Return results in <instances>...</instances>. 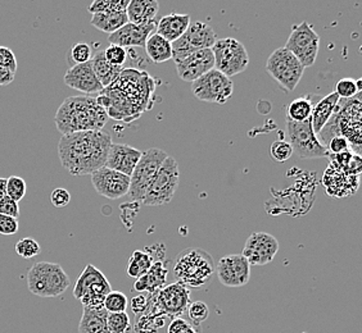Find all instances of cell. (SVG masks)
Instances as JSON below:
<instances>
[{"label":"cell","mask_w":362,"mask_h":333,"mask_svg":"<svg viewBox=\"0 0 362 333\" xmlns=\"http://www.w3.org/2000/svg\"><path fill=\"white\" fill-rule=\"evenodd\" d=\"M176 64V72L182 81L194 83L199 77L215 68V58L211 49L195 52Z\"/></svg>","instance_id":"obj_19"},{"label":"cell","mask_w":362,"mask_h":333,"mask_svg":"<svg viewBox=\"0 0 362 333\" xmlns=\"http://www.w3.org/2000/svg\"><path fill=\"white\" fill-rule=\"evenodd\" d=\"M189 25H190L189 14H168L162 17L158 23H156V31H157L156 34L173 44L185 34Z\"/></svg>","instance_id":"obj_25"},{"label":"cell","mask_w":362,"mask_h":333,"mask_svg":"<svg viewBox=\"0 0 362 333\" xmlns=\"http://www.w3.org/2000/svg\"><path fill=\"white\" fill-rule=\"evenodd\" d=\"M71 56H72V61L76 64H84V63L90 62L93 58V50L89 44L78 42L71 49Z\"/></svg>","instance_id":"obj_43"},{"label":"cell","mask_w":362,"mask_h":333,"mask_svg":"<svg viewBox=\"0 0 362 333\" xmlns=\"http://www.w3.org/2000/svg\"><path fill=\"white\" fill-rule=\"evenodd\" d=\"M108 312L100 309H83V315L78 323V333H111L107 325Z\"/></svg>","instance_id":"obj_29"},{"label":"cell","mask_w":362,"mask_h":333,"mask_svg":"<svg viewBox=\"0 0 362 333\" xmlns=\"http://www.w3.org/2000/svg\"><path fill=\"white\" fill-rule=\"evenodd\" d=\"M361 80H354V78H341L335 86V94L339 99H351L355 97L358 92H361Z\"/></svg>","instance_id":"obj_37"},{"label":"cell","mask_w":362,"mask_h":333,"mask_svg":"<svg viewBox=\"0 0 362 333\" xmlns=\"http://www.w3.org/2000/svg\"><path fill=\"white\" fill-rule=\"evenodd\" d=\"M361 92L351 99H339L332 119L321 130V144L327 146L329 140L334 136H343L357 155L361 153L362 123Z\"/></svg>","instance_id":"obj_4"},{"label":"cell","mask_w":362,"mask_h":333,"mask_svg":"<svg viewBox=\"0 0 362 333\" xmlns=\"http://www.w3.org/2000/svg\"><path fill=\"white\" fill-rule=\"evenodd\" d=\"M28 191L26 181L18 176H11L7 178V196L16 202H21Z\"/></svg>","instance_id":"obj_40"},{"label":"cell","mask_w":362,"mask_h":333,"mask_svg":"<svg viewBox=\"0 0 362 333\" xmlns=\"http://www.w3.org/2000/svg\"><path fill=\"white\" fill-rule=\"evenodd\" d=\"M20 229L18 221L9 215L0 214V235L13 236Z\"/></svg>","instance_id":"obj_46"},{"label":"cell","mask_w":362,"mask_h":333,"mask_svg":"<svg viewBox=\"0 0 362 333\" xmlns=\"http://www.w3.org/2000/svg\"><path fill=\"white\" fill-rule=\"evenodd\" d=\"M180 172L179 164L174 157L168 155L156 174L153 182L146 190L143 204L146 207H160L173 200L176 190L179 188Z\"/></svg>","instance_id":"obj_9"},{"label":"cell","mask_w":362,"mask_h":333,"mask_svg":"<svg viewBox=\"0 0 362 333\" xmlns=\"http://www.w3.org/2000/svg\"><path fill=\"white\" fill-rule=\"evenodd\" d=\"M129 305V300L125 293L112 290L105 298L103 308L108 313H125Z\"/></svg>","instance_id":"obj_38"},{"label":"cell","mask_w":362,"mask_h":333,"mask_svg":"<svg viewBox=\"0 0 362 333\" xmlns=\"http://www.w3.org/2000/svg\"><path fill=\"white\" fill-rule=\"evenodd\" d=\"M91 25L94 28L107 32L113 34L119 31V28H124L129 22L126 12H113V13H98L93 14L91 17Z\"/></svg>","instance_id":"obj_31"},{"label":"cell","mask_w":362,"mask_h":333,"mask_svg":"<svg viewBox=\"0 0 362 333\" xmlns=\"http://www.w3.org/2000/svg\"><path fill=\"white\" fill-rule=\"evenodd\" d=\"M168 268L163 265L162 262H154L152 268L146 272L143 277L138 278L134 284V290L139 292H154L160 291L166 286V277H168Z\"/></svg>","instance_id":"obj_27"},{"label":"cell","mask_w":362,"mask_h":333,"mask_svg":"<svg viewBox=\"0 0 362 333\" xmlns=\"http://www.w3.org/2000/svg\"><path fill=\"white\" fill-rule=\"evenodd\" d=\"M107 121V111L98 104L95 97L88 95L64 99L54 117L57 130L62 136L75 132L100 131Z\"/></svg>","instance_id":"obj_3"},{"label":"cell","mask_w":362,"mask_h":333,"mask_svg":"<svg viewBox=\"0 0 362 333\" xmlns=\"http://www.w3.org/2000/svg\"><path fill=\"white\" fill-rule=\"evenodd\" d=\"M190 301V293L180 284L175 282L171 285L165 286L157 292V306L160 310L170 317L179 318L188 309Z\"/></svg>","instance_id":"obj_20"},{"label":"cell","mask_w":362,"mask_h":333,"mask_svg":"<svg viewBox=\"0 0 362 333\" xmlns=\"http://www.w3.org/2000/svg\"><path fill=\"white\" fill-rule=\"evenodd\" d=\"M64 83L74 90L84 92L88 97L94 94H100L103 90L102 83H99L90 62L84 64H75L64 75Z\"/></svg>","instance_id":"obj_21"},{"label":"cell","mask_w":362,"mask_h":333,"mask_svg":"<svg viewBox=\"0 0 362 333\" xmlns=\"http://www.w3.org/2000/svg\"><path fill=\"white\" fill-rule=\"evenodd\" d=\"M192 91L202 102L225 104L233 97L234 83L231 78L214 68L192 83Z\"/></svg>","instance_id":"obj_15"},{"label":"cell","mask_w":362,"mask_h":333,"mask_svg":"<svg viewBox=\"0 0 362 333\" xmlns=\"http://www.w3.org/2000/svg\"><path fill=\"white\" fill-rule=\"evenodd\" d=\"M111 291V284L102 271L93 264H88L77 278L74 296L81 301L84 308L100 309L103 308L105 296Z\"/></svg>","instance_id":"obj_7"},{"label":"cell","mask_w":362,"mask_h":333,"mask_svg":"<svg viewBox=\"0 0 362 333\" xmlns=\"http://www.w3.org/2000/svg\"><path fill=\"white\" fill-rule=\"evenodd\" d=\"M16 253L22 259H31V258L37 257L42 253V248H40V243L34 238L25 237L16 243Z\"/></svg>","instance_id":"obj_39"},{"label":"cell","mask_w":362,"mask_h":333,"mask_svg":"<svg viewBox=\"0 0 362 333\" xmlns=\"http://www.w3.org/2000/svg\"><path fill=\"white\" fill-rule=\"evenodd\" d=\"M14 76H16V73H13L12 71L0 67V86L11 85L14 81Z\"/></svg>","instance_id":"obj_52"},{"label":"cell","mask_w":362,"mask_h":333,"mask_svg":"<svg viewBox=\"0 0 362 333\" xmlns=\"http://www.w3.org/2000/svg\"><path fill=\"white\" fill-rule=\"evenodd\" d=\"M112 144L111 135L103 130L63 135L58 143V157L72 176H86L105 166Z\"/></svg>","instance_id":"obj_2"},{"label":"cell","mask_w":362,"mask_h":333,"mask_svg":"<svg viewBox=\"0 0 362 333\" xmlns=\"http://www.w3.org/2000/svg\"><path fill=\"white\" fill-rule=\"evenodd\" d=\"M146 54L153 63L168 62L173 59V45L157 34L149 36L146 42Z\"/></svg>","instance_id":"obj_32"},{"label":"cell","mask_w":362,"mask_h":333,"mask_svg":"<svg viewBox=\"0 0 362 333\" xmlns=\"http://www.w3.org/2000/svg\"><path fill=\"white\" fill-rule=\"evenodd\" d=\"M130 0H97L91 3L89 12L91 14L126 12Z\"/></svg>","instance_id":"obj_35"},{"label":"cell","mask_w":362,"mask_h":333,"mask_svg":"<svg viewBox=\"0 0 362 333\" xmlns=\"http://www.w3.org/2000/svg\"><path fill=\"white\" fill-rule=\"evenodd\" d=\"M216 42V32L209 23L202 21L193 22L189 25L185 34L171 44L173 59L175 63L180 62L195 52L212 48Z\"/></svg>","instance_id":"obj_13"},{"label":"cell","mask_w":362,"mask_h":333,"mask_svg":"<svg viewBox=\"0 0 362 333\" xmlns=\"http://www.w3.org/2000/svg\"><path fill=\"white\" fill-rule=\"evenodd\" d=\"M0 67L12 71L13 73L17 72L18 63H17V58L14 56L12 49L7 48V47H0Z\"/></svg>","instance_id":"obj_47"},{"label":"cell","mask_w":362,"mask_h":333,"mask_svg":"<svg viewBox=\"0 0 362 333\" xmlns=\"http://www.w3.org/2000/svg\"><path fill=\"white\" fill-rule=\"evenodd\" d=\"M91 64H93L94 73L99 80V83H102L103 89L115 83L124 70L122 67H117V66H113L111 63L107 62L103 50H99L93 56Z\"/></svg>","instance_id":"obj_30"},{"label":"cell","mask_w":362,"mask_h":333,"mask_svg":"<svg viewBox=\"0 0 362 333\" xmlns=\"http://www.w3.org/2000/svg\"><path fill=\"white\" fill-rule=\"evenodd\" d=\"M215 58V70L231 78L248 68L250 56L242 42L234 37L217 39L211 48Z\"/></svg>","instance_id":"obj_10"},{"label":"cell","mask_w":362,"mask_h":333,"mask_svg":"<svg viewBox=\"0 0 362 333\" xmlns=\"http://www.w3.org/2000/svg\"><path fill=\"white\" fill-rule=\"evenodd\" d=\"M156 80L144 71L122 70L119 78L98 94V104L108 119L133 122L153 105Z\"/></svg>","instance_id":"obj_1"},{"label":"cell","mask_w":362,"mask_h":333,"mask_svg":"<svg viewBox=\"0 0 362 333\" xmlns=\"http://www.w3.org/2000/svg\"><path fill=\"white\" fill-rule=\"evenodd\" d=\"M324 186L327 188V194L334 198H346L356 193L358 188L360 176L346 174L335 166H329L324 174Z\"/></svg>","instance_id":"obj_24"},{"label":"cell","mask_w":362,"mask_h":333,"mask_svg":"<svg viewBox=\"0 0 362 333\" xmlns=\"http://www.w3.org/2000/svg\"><path fill=\"white\" fill-rule=\"evenodd\" d=\"M7 195V178L0 177V199Z\"/></svg>","instance_id":"obj_53"},{"label":"cell","mask_w":362,"mask_h":333,"mask_svg":"<svg viewBox=\"0 0 362 333\" xmlns=\"http://www.w3.org/2000/svg\"><path fill=\"white\" fill-rule=\"evenodd\" d=\"M141 154L143 152H140L133 146L126 145V144H112L107 155L105 166L130 177L141 158Z\"/></svg>","instance_id":"obj_23"},{"label":"cell","mask_w":362,"mask_h":333,"mask_svg":"<svg viewBox=\"0 0 362 333\" xmlns=\"http://www.w3.org/2000/svg\"><path fill=\"white\" fill-rule=\"evenodd\" d=\"M0 214L9 215L13 218H18L20 217V205L18 202L12 200L9 196H3L0 199Z\"/></svg>","instance_id":"obj_49"},{"label":"cell","mask_w":362,"mask_h":333,"mask_svg":"<svg viewBox=\"0 0 362 333\" xmlns=\"http://www.w3.org/2000/svg\"><path fill=\"white\" fill-rule=\"evenodd\" d=\"M279 251L278 240L266 232H253L244 245L243 255L251 265L272 263Z\"/></svg>","instance_id":"obj_18"},{"label":"cell","mask_w":362,"mask_h":333,"mask_svg":"<svg viewBox=\"0 0 362 333\" xmlns=\"http://www.w3.org/2000/svg\"><path fill=\"white\" fill-rule=\"evenodd\" d=\"M197 328L199 327L192 325L188 320L184 318H174L168 325V333H201Z\"/></svg>","instance_id":"obj_45"},{"label":"cell","mask_w":362,"mask_h":333,"mask_svg":"<svg viewBox=\"0 0 362 333\" xmlns=\"http://www.w3.org/2000/svg\"><path fill=\"white\" fill-rule=\"evenodd\" d=\"M103 52H105V58L107 59V62L111 63L113 66L122 67V64L126 62V58H127L126 49L117 47V45H110Z\"/></svg>","instance_id":"obj_44"},{"label":"cell","mask_w":362,"mask_h":333,"mask_svg":"<svg viewBox=\"0 0 362 333\" xmlns=\"http://www.w3.org/2000/svg\"><path fill=\"white\" fill-rule=\"evenodd\" d=\"M286 135L291 140L293 154H297L302 159L327 158V147L319 141L311 123V119L305 122H292L286 119Z\"/></svg>","instance_id":"obj_12"},{"label":"cell","mask_w":362,"mask_h":333,"mask_svg":"<svg viewBox=\"0 0 362 333\" xmlns=\"http://www.w3.org/2000/svg\"><path fill=\"white\" fill-rule=\"evenodd\" d=\"M154 259L146 251H134L126 265V274L130 278L143 277L153 265Z\"/></svg>","instance_id":"obj_33"},{"label":"cell","mask_w":362,"mask_h":333,"mask_svg":"<svg viewBox=\"0 0 362 333\" xmlns=\"http://www.w3.org/2000/svg\"><path fill=\"white\" fill-rule=\"evenodd\" d=\"M168 157V154L158 147H152L141 154V158L130 176V188L127 195L133 202H143L146 190Z\"/></svg>","instance_id":"obj_8"},{"label":"cell","mask_w":362,"mask_h":333,"mask_svg":"<svg viewBox=\"0 0 362 333\" xmlns=\"http://www.w3.org/2000/svg\"><path fill=\"white\" fill-rule=\"evenodd\" d=\"M266 71L286 91L292 92L305 73V67L300 61L286 48H279L272 52L266 63Z\"/></svg>","instance_id":"obj_11"},{"label":"cell","mask_w":362,"mask_h":333,"mask_svg":"<svg viewBox=\"0 0 362 333\" xmlns=\"http://www.w3.org/2000/svg\"><path fill=\"white\" fill-rule=\"evenodd\" d=\"M216 272V264L207 251L198 248L182 250L176 258V282L188 290H201L209 285Z\"/></svg>","instance_id":"obj_5"},{"label":"cell","mask_w":362,"mask_h":333,"mask_svg":"<svg viewBox=\"0 0 362 333\" xmlns=\"http://www.w3.org/2000/svg\"><path fill=\"white\" fill-rule=\"evenodd\" d=\"M270 154L276 162L283 163V162H286V160L292 158V146L286 140H276V141L272 143V147H270Z\"/></svg>","instance_id":"obj_42"},{"label":"cell","mask_w":362,"mask_h":333,"mask_svg":"<svg viewBox=\"0 0 362 333\" xmlns=\"http://www.w3.org/2000/svg\"><path fill=\"white\" fill-rule=\"evenodd\" d=\"M188 312V317L192 325L199 327V325H202L204 320H207L209 317V305L203 301H193L190 303L187 309Z\"/></svg>","instance_id":"obj_41"},{"label":"cell","mask_w":362,"mask_h":333,"mask_svg":"<svg viewBox=\"0 0 362 333\" xmlns=\"http://www.w3.org/2000/svg\"><path fill=\"white\" fill-rule=\"evenodd\" d=\"M107 325L111 333L132 332V322L127 313H108Z\"/></svg>","instance_id":"obj_36"},{"label":"cell","mask_w":362,"mask_h":333,"mask_svg":"<svg viewBox=\"0 0 362 333\" xmlns=\"http://www.w3.org/2000/svg\"><path fill=\"white\" fill-rule=\"evenodd\" d=\"M338 102H339V97L335 92H330L314 105L313 114H311V123L316 135L320 133L321 130L327 126L329 119H332Z\"/></svg>","instance_id":"obj_28"},{"label":"cell","mask_w":362,"mask_h":333,"mask_svg":"<svg viewBox=\"0 0 362 333\" xmlns=\"http://www.w3.org/2000/svg\"><path fill=\"white\" fill-rule=\"evenodd\" d=\"M91 183L98 194L107 199L116 200L129 194L130 177L107 166H102L100 169L91 174Z\"/></svg>","instance_id":"obj_17"},{"label":"cell","mask_w":362,"mask_h":333,"mask_svg":"<svg viewBox=\"0 0 362 333\" xmlns=\"http://www.w3.org/2000/svg\"><path fill=\"white\" fill-rule=\"evenodd\" d=\"M146 306H148V300H146V296L144 295H139V296H136V298H134L132 300V309H133V312L136 314H140V313L144 312L146 310Z\"/></svg>","instance_id":"obj_51"},{"label":"cell","mask_w":362,"mask_h":333,"mask_svg":"<svg viewBox=\"0 0 362 333\" xmlns=\"http://www.w3.org/2000/svg\"><path fill=\"white\" fill-rule=\"evenodd\" d=\"M71 202V194L66 188H54L50 194V202L56 208H64Z\"/></svg>","instance_id":"obj_48"},{"label":"cell","mask_w":362,"mask_h":333,"mask_svg":"<svg viewBox=\"0 0 362 333\" xmlns=\"http://www.w3.org/2000/svg\"><path fill=\"white\" fill-rule=\"evenodd\" d=\"M218 281L226 287H243L251 279V264L242 254L225 255L216 264Z\"/></svg>","instance_id":"obj_16"},{"label":"cell","mask_w":362,"mask_h":333,"mask_svg":"<svg viewBox=\"0 0 362 333\" xmlns=\"http://www.w3.org/2000/svg\"><path fill=\"white\" fill-rule=\"evenodd\" d=\"M156 30V22L148 25H134L127 22L124 28L108 36V42L111 45H117L121 48H132V47H146L148 37L152 35V31Z\"/></svg>","instance_id":"obj_22"},{"label":"cell","mask_w":362,"mask_h":333,"mask_svg":"<svg viewBox=\"0 0 362 333\" xmlns=\"http://www.w3.org/2000/svg\"><path fill=\"white\" fill-rule=\"evenodd\" d=\"M284 48L289 50L305 68L313 67L319 54L320 36L308 22L303 21L293 26Z\"/></svg>","instance_id":"obj_14"},{"label":"cell","mask_w":362,"mask_h":333,"mask_svg":"<svg viewBox=\"0 0 362 333\" xmlns=\"http://www.w3.org/2000/svg\"><path fill=\"white\" fill-rule=\"evenodd\" d=\"M325 147H327V150L329 152V155L341 154L351 149L349 141L344 139L343 136H334V138H332V139L329 140V143H327Z\"/></svg>","instance_id":"obj_50"},{"label":"cell","mask_w":362,"mask_h":333,"mask_svg":"<svg viewBox=\"0 0 362 333\" xmlns=\"http://www.w3.org/2000/svg\"><path fill=\"white\" fill-rule=\"evenodd\" d=\"M313 108L314 104L311 103V100H308L306 97H298L288 105L286 119L292 122H298V123L305 122L307 119H311Z\"/></svg>","instance_id":"obj_34"},{"label":"cell","mask_w":362,"mask_h":333,"mask_svg":"<svg viewBox=\"0 0 362 333\" xmlns=\"http://www.w3.org/2000/svg\"><path fill=\"white\" fill-rule=\"evenodd\" d=\"M70 285V277L59 264L37 262L28 273V291L39 298H58Z\"/></svg>","instance_id":"obj_6"},{"label":"cell","mask_w":362,"mask_h":333,"mask_svg":"<svg viewBox=\"0 0 362 333\" xmlns=\"http://www.w3.org/2000/svg\"><path fill=\"white\" fill-rule=\"evenodd\" d=\"M160 11V4L156 0H130L126 14L130 23L148 25L156 22V16Z\"/></svg>","instance_id":"obj_26"}]
</instances>
